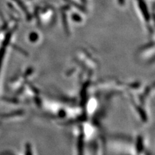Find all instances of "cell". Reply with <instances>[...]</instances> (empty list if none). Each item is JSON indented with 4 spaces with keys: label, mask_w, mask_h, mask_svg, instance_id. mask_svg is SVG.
<instances>
[{
    "label": "cell",
    "mask_w": 155,
    "mask_h": 155,
    "mask_svg": "<svg viewBox=\"0 0 155 155\" xmlns=\"http://www.w3.org/2000/svg\"><path fill=\"white\" fill-rule=\"evenodd\" d=\"M118 2L120 3V4H123V3H124V0H118Z\"/></svg>",
    "instance_id": "1"
}]
</instances>
